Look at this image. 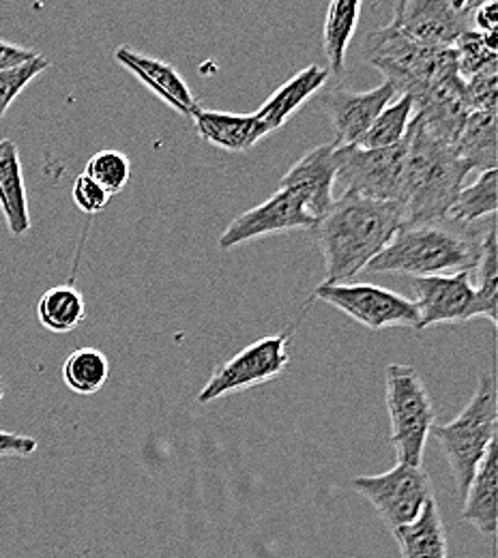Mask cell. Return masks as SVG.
<instances>
[{
  "label": "cell",
  "mask_w": 498,
  "mask_h": 558,
  "mask_svg": "<svg viewBox=\"0 0 498 558\" xmlns=\"http://www.w3.org/2000/svg\"><path fill=\"white\" fill-rule=\"evenodd\" d=\"M473 168L458 150L432 136L415 119L404 138L402 198L404 223H426L449 217Z\"/></svg>",
  "instance_id": "obj_3"
},
{
  "label": "cell",
  "mask_w": 498,
  "mask_h": 558,
  "mask_svg": "<svg viewBox=\"0 0 498 558\" xmlns=\"http://www.w3.org/2000/svg\"><path fill=\"white\" fill-rule=\"evenodd\" d=\"M0 210L13 236H24L31 230L20 150L13 140H0Z\"/></svg>",
  "instance_id": "obj_20"
},
{
  "label": "cell",
  "mask_w": 498,
  "mask_h": 558,
  "mask_svg": "<svg viewBox=\"0 0 498 558\" xmlns=\"http://www.w3.org/2000/svg\"><path fill=\"white\" fill-rule=\"evenodd\" d=\"M351 486L361 494L382 522L393 531L413 522L429 498H434L432 480L424 466L396 464L391 471L380 475L355 477Z\"/></svg>",
  "instance_id": "obj_9"
},
{
  "label": "cell",
  "mask_w": 498,
  "mask_h": 558,
  "mask_svg": "<svg viewBox=\"0 0 498 558\" xmlns=\"http://www.w3.org/2000/svg\"><path fill=\"white\" fill-rule=\"evenodd\" d=\"M456 52L458 73L469 80L477 73L497 70V35H482L477 31H464L451 46Z\"/></svg>",
  "instance_id": "obj_29"
},
{
  "label": "cell",
  "mask_w": 498,
  "mask_h": 558,
  "mask_svg": "<svg viewBox=\"0 0 498 558\" xmlns=\"http://www.w3.org/2000/svg\"><path fill=\"white\" fill-rule=\"evenodd\" d=\"M50 70V61L41 54L35 59L13 68V70L0 71V121L4 119L9 106L17 99V95L44 71Z\"/></svg>",
  "instance_id": "obj_31"
},
{
  "label": "cell",
  "mask_w": 498,
  "mask_h": 558,
  "mask_svg": "<svg viewBox=\"0 0 498 558\" xmlns=\"http://www.w3.org/2000/svg\"><path fill=\"white\" fill-rule=\"evenodd\" d=\"M391 26L427 48H451L469 31V17L451 0H396Z\"/></svg>",
  "instance_id": "obj_13"
},
{
  "label": "cell",
  "mask_w": 498,
  "mask_h": 558,
  "mask_svg": "<svg viewBox=\"0 0 498 558\" xmlns=\"http://www.w3.org/2000/svg\"><path fill=\"white\" fill-rule=\"evenodd\" d=\"M288 342L290 331L265 336L217 365L196 398L198 404H211L219 398L260 387L282 376L290 363Z\"/></svg>",
  "instance_id": "obj_8"
},
{
  "label": "cell",
  "mask_w": 498,
  "mask_h": 558,
  "mask_svg": "<svg viewBox=\"0 0 498 558\" xmlns=\"http://www.w3.org/2000/svg\"><path fill=\"white\" fill-rule=\"evenodd\" d=\"M498 71H484L464 80L466 101L471 110H490L497 112Z\"/></svg>",
  "instance_id": "obj_32"
},
{
  "label": "cell",
  "mask_w": 498,
  "mask_h": 558,
  "mask_svg": "<svg viewBox=\"0 0 498 558\" xmlns=\"http://www.w3.org/2000/svg\"><path fill=\"white\" fill-rule=\"evenodd\" d=\"M365 57L385 82L413 99H420L438 82L460 75L453 48H427L404 37L391 24L367 37Z\"/></svg>",
  "instance_id": "obj_5"
},
{
  "label": "cell",
  "mask_w": 498,
  "mask_h": 558,
  "mask_svg": "<svg viewBox=\"0 0 498 558\" xmlns=\"http://www.w3.org/2000/svg\"><path fill=\"white\" fill-rule=\"evenodd\" d=\"M35 57H37L35 50L20 48V46H13V44L0 39V71L13 70Z\"/></svg>",
  "instance_id": "obj_36"
},
{
  "label": "cell",
  "mask_w": 498,
  "mask_h": 558,
  "mask_svg": "<svg viewBox=\"0 0 498 558\" xmlns=\"http://www.w3.org/2000/svg\"><path fill=\"white\" fill-rule=\"evenodd\" d=\"M329 80V70L320 65H309L294 73L284 82L254 114L269 128V132L282 130L286 123L303 108Z\"/></svg>",
  "instance_id": "obj_18"
},
{
  "label": "cell",
  "mask_w": 498,
  "mask_h": 558,
  "mask_svg": "<svg viewBox=\"0 0 498 558\" xmlns=\"http://www.w3.org/2000/svg\"><path fill=\"white\" fill-rule=\"evenodd\" d=\"M398 95V88L389 82H382L380 86L363 93L347 90L342 86L329 90L323 99V108L327 110V117L336 134L333 142L338 146L359 144V140L365 136V132L380 114V110Z\"/></svg>",
  "instance_id": "obj_14"
},
{
  "label": "cell",
  "mask_w": 498,
  "mask_h": 558,
  "mask_svg": "<svg viewBox=\"0 0 498 558\" xmlns=\"http://www.w3.org/2000/svg\"><path fill=\"white\" fill-rule=\"evenodd\" d=\"M413 290L417 294V301L413 303L420 312L417 331L434 325H456L479 318L471 271L413 278Z\"/></svg>",
  "instance_id": "obj_12"
},
{
  "label": "cell",
  "mask_w": 498,
  "mask_h": 558,
  "mask_svg": "<svg viewBox=\"0 0 498 558\" xmlns=\"http://www.w3.org/2000/svg\"><path fill=\"white\" fill-rule=\"evenodd\" d=\"M497 185V168L477 172V181L460 190L456 205L449 210V219L464 226H473L484 217H495L498 203Z\"/></svg>",
  "instance_id": "obj_26"
},
{
  "label": "cell",
  "mask_w": 498,
  "mask_h": 558,
  "mask_svg": "<svg viewBox=\"0 0 498 558\" xmlns=\"http://www.w3.org/2000/svg\"><path fill=\"white\" fill-rule=\"evenodd\" d=\"M316 217L305 209L301 198L288 190H278L269 201L236 215L219 236V250L230 252L256 239L284 234L292 230H312Z\"/></svg>",
  "instance_id": "obj_11"
},
{
  "label": "cell",
  "mask_w": 498,
  "mask_h": 558,
  "mask_svg": "<svg viewBox=\"0 0 498 558\" xmlns=\"http://www.w3.org/2000/svg\"><path fill=\"white\" fill-rule=\"evenodd\" d=\"M39 449L33 436H22L0 429V458H31Z\"/></svg>",
  "instance_id": "obj_34"
},
{
  "label": "cell",
  "mask_w": 498,
  "mask_h": 558,
  "mask_svg": "<svg viewBox=\"0 0 498 558\" xmlns=\"http://www.w3.org/2000/svg\"><path fill=\"white\" fill-rule=\"evenodd\" d=\"M84 174L95 181L110 198L121 194L132 179V163L125 153L106 148L95 153L84 168Z\"/></svg>",
  "instance_id": "obj_30"
},
{
  "label": "cell",
  "mask_w": 498,
  "mask_h": 558,
  "mask_svg": "<svg viewBox=\"0 0 498 558\" xmlns=\"http://www.w3.org/2000/svg\"><path fill=\"white\" fill-rule=\"evenodd\" d=\"M37 318L57 336L72 333L86 318V301L73 286L50 288L37 303Z\"/></svg>",
  "instance_id": "obj_24"
},
{
  "label": "cell",
  "mask_w": 498,
  "mask_h": 558,
  "mask_svg": "<svg viewBox=\"0 0 498 558\" xmlns=\"http://www.w3.org/2000/svg\"><path fill=\"white\" fill-rule=\"evenodd\" d=\"M497 226L490 221L484 239H482V256L475 265L477 269V312L479 316L488 318L493 325H497L498 314V263H497Z\"/></svg>",
  "instance_id": "obj_28"
},
{
  "label": "cell",
  "mask_w": 498,
  "mask_h": 558,
  "mask_svg": "<svg viewBox=\"0 0 498 558\" xmlns=\"http://www.w3.org/2000/svg\"><path fill=\"white\" fill-rule=\"evenodd\" d=\"M391 533L402 558H447V535L436 498L427 500L413 522Z\"/></svg>",
  "instance_id": "obj_21"
},
{
  "label": "cell",
  "mask_w": 498,
  "mask_h": 558,
  "mask_svg": "<svg viewBox=\"0 0 498 558\" xmlns=\"http://www.w3.org/2000/svg\"><path fill=\"white\" fill-rule=\"evenodd\" d=\"M415 119V99L411 95H398L393 101H389L380 114L374 119L365 136L359 140L361 148H391L402 144L409 128Z\"/></svg>",
  "instance_id": "obj_25"
},
{
  "label": "cell",
  "mask_w": 498,
  "mask_h": 558,
  "mask_svg": "<svg viewBox=\"0 0 498 558\" xmlns=\"http://www.w3.org/2000/svg\"><path fill=\"white\" fill-rule=\"evenodd\" d=\"M72 198L75 207L86 215H97L110 203V196L95 181H90L84 172L80 177H75V181H73Z\"/></svg>",
  "instance_id": "obj_33"
},
{
  "label": "cell",
  "mask_w": 498,
  "mask_h": 558,
  "mask_svg": "<svg viewBox=\"0 0 498 558\" xmlns=\"http://www.w3.org/2000/svg\"><path fill=\"white\" fill-rule=\"evenodd\" d=\"M404 179V142L391 148L338 146L336 183L344 192L374 201L402 198Z\"/></svg>",
  "instance_id": "obj_10"
},
{
  "label": "cell",
  "mask_w": 498,
  "mask_h": 558,
  "mask_svg": "<svg viewBox=\"0 0 498 558\" xmlns=\"http://www.w3.org/2000/svg\"><path fill=\"white\" fill-rule=\"evenodd\" d=\"M498 453L497 442L490 445L464 492L462 520L473 524L482 535H495L498 526Z\"/></svg>",
  "instance_id": "obj_19"
},
{
  "label": "cell",
  "mask_w": 498,
  "mask_h": 558,
  "mask_svg": "<svg viewBox=\"0 0 498 558\" xmlns=\"http://www.w3.org/2000/svg\"><path fill=\"white\" fill-rule=\"evenodd\" d=\"M363 0H331L323 26V50L333 75L347 70V54L359 26Z\"/></svg>",
  "instance_id": "obj_22"
},
{
  "label": "cell",
  "mask_w": 498,
  "mask_h": 558,
  "mask_svg": "<svg viewBox=\"0 0 498 558\" xmlns=\"http://www.w3.org/2000/svg\"><path fill=\"white\" fill-rule=\"evenodd\" d=\"M385 402L398 464L422 466L427 436L436 415L426 383L413 365H387Z\"/></svg>",
  "instance_id": "obj_6"
},
{
  "label": "cell",
  "mask_w": 498,
  "mask_h": 558,
  "mask_svg": "<svg viewBox=\"0 0 498 558\" xmlns=\"http://www.w3.org/2000/svg\"><path fill=\"white\" fill-rule=\"evenodd\" d=\"M453 2V7L462 13V15H471V11L475 9V7H479L482 2H486V0H451Z\"/></svg>",
  "instance_id": "obj_37"
},
{
  "label": "cell",
  "mask_w": 498,
  "mask_h": 558,
  "mask_svg": "<svg viewBox=\"0 0 498 558\" xmlns=\"http://www.w3.org/2000/svg\"><path fill=\"white\" fill-rule=\"evenodd\" d=\"M482 239L473 226L449 217L426 223H402L365 271L413 278L473 271L482 256Z\"/></svg>",
  "instance_id": "obj_2"
},
{
  "label": "cell",
  "mask_w": 498,
  "mask_h": 558,
  "mask_svg": "<svg viewBox=\"0 0 498 558\" xmlns=\"http://www.w3.org/2000/svg\"><path fill=\"white\" fill-rule=\"evenodd\" d=\"M429 434L438 440L451 469L453 482L464 496L486 451L497 442V380L490 372L479 374L469 404L453 421L432 425Z\"/></svg>",
  "instance_id": "obj_4"
},
{
  "label": "cell",
  "mask_w": 498,
  "mask_h": 558,
  "mask_svg": "<svg viewBox=\"0 0 498 558\" xmlns=\"http://www.w3.org/2000/svg\"><path fill=\"white\" fill-rule=\"evenodd\" d=\"M338 172V144H320L305 153L280 181V190H288L301 198L305 209L320 219L333 205V187Z\"/></svg>",
  "instance_id": "obj_15"
},
{
  "label": "cell",
  "mask_w": 498,
  "mask_h": 558,
  "mask_svg": "<svg viewBox=\"0 0 498 558\" xmlns=\"http://www.w3.org/2000/svg\"><path fill=\"white\" fill-rule=\"evenodd\" d=\"M314 299L333 305L369 331H382L393 327H411L417 331L420 312L415 303L389 288L374 283H320L314 290Z\"/></svg>",
  "instance_id": "obj_7"
},
{
  "label": "cell",
  "mask_w": 498,
  "mask_h": 558,
  "mask_svg": "<svg viewBox=\"0 0 498 558\" xmlns=\"http://www.w3.org/2000/svg\"><path fill=\"white\" fill-rule=\"evenodd\" d=\"M456 150L473 172L497 168V112L471 110L456 142Z\"/></svg>",
  "instance_id": "obj_23"
},
{
  "label": "cell",
  "mask_w": 498,
  "mask_h": 558,
  "mask_svg": "<svg viewBox=\"0 0 498 558\" xmlns=\"http://www.w3.org/2000/svg\"><path fill=\"white\" fill-rule=\"evenodd\" d=\"M2 400H4V380L0 376V404H2Z\"/></svg>",
  "instance_id": "obj_38"
},
{
  "label": "cell",
  "mask_w": 498,
  "mask_h": 558,
  "mask_svg": "<svg viewBox=\"0 0 498 558\" xmlns=\"http://www.w3.org/2000/svg\"><path fill=\"white\" fill-rule=\"evenodd\" d=\"M469 28L482 35H497L498 28V0H486L475 7L469 15Z\"/></svg>",
  "instance_id": "obj_35"
},
{
  "label": "cell",
  "mask_w": 498,
  "mask_h": 558,
  "mask_svg": "<svg viewBox=\"0 0 498 558\" xmlns=\"http://www.w3.org/2000/svg\"><path fill=\"white\" fill-rule=\"evenodd\" d=\"M114 61L134 73L150 93H155L166 106H170L185 119L192 121V117L201 108L183 75L168 63L134 52L132 48H119L114 52Z\"/></svg>",
  "instance_id": "obj_16"
},
{
  "label": "cell",
  "mask_w": 498,
  "mask_h": 558,
  "mask_svg": "<svg viewBox=\"0 0 498 558\" xmlns=\"http://www.w3.org/2000/svg\"><path fill=\"white\" fill-rule=\"evenodd\" d=\"M110 376V361L97 349H77L63 363V380L77 396L101 391Z\"/></svg>",
  "instance_id": "obj_27"
},
{
  "label": "cell",
  "mask_w": 498,
  "mask_h": 558,
  "mask_svg": "<svg viewBox=\"0 0 498 558\" xmlns=\"http://www.w3.org/2000/svg\"><path fill=\"white\" fill-rule=\"evenodd\" d=\"M404 223L396 201L344 192L309 230L325 258V283H344L363 274Z\"/></svg>",
  "instance_id": "obj_1"
},
{
  "label": "cell",
  "mask_w": 498,
  "mask_h": 558,
  "mask_svg": "<svg viewBox=\"0 0 498 558\" xmlns=\"http://www.w3.org/2000/svg\"><path fill=\"white\" fill-rule=\"evenodd\" d=\"M198 136L221 150L245 153L269 136V128L256 114H230L198 108L192 117Z\"/></svg>",
  "instance_id": "obj_17"
}]
</instances>
